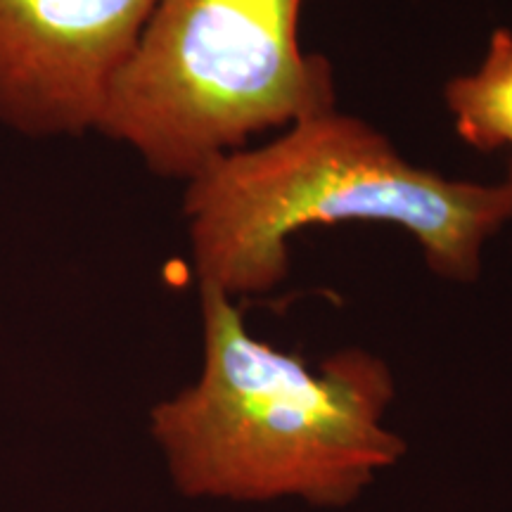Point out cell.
I'll return each mask as SVG.
<instances>
[{"label":"cell","mask_w":512,"mask_h":512,"mask_svg":"<svg viewBox=\"0 0 512 512\" xmlns=\"http://www.w3.org/2000/svg\"><path fill=\"white\" fill-rule=\"evenodd\" d=\"M456 133L479 152L510 150L512 178V31L496 29L484 60L444 88Z\"/></svg>","instance_id":"5"},{"label":"cell","mask_w":512,"mask_h":512,"mask_svg":"<svg viewBox=\"0 0 512 512\" xmlns=\"http://www.w3.org/2000/svg\"><path fill=\"white\" fill-rule=\"evenodd\" d=\"M200 297V382L152 411L183 494H299L342 505L406 451L382 427L394 380L380 358L347 349L313 373L299 356L249 335L228 294L200 287Z\"/></svg>","instance_id":"2"},{"label":"cell","mask_w":512,"mask_h":512,"mask_svg":"<svg viewBox=\"0 0 512 512\" xmlns=\"http://www.w3.org/2000/svg\"><path fill=\"white\" fill-rule=\"evenodd\" d=\"M157 0H0V124L27 138L98 131Z\"/></svg>","instance_id":"4"},{"label":"cell","mask_w":512,"mask_h":512,"mask_svg":"<svg viewBox=\"0 0 512 512\" xmlns=\"http://www.w3.org/2000/svg\"><path fill=\"white\" fill-rule=\"evenodd\" d=\"M302 0H157L100 133L188 181L256 133L335 110L325 57L299 43Z\"/></svg>","instance_id":"3"},{"label":"cell","mask_w":512,"mask_h":512,"mask_svg":"<svg viewBox=\"0 0 512 512\" xmlns=\"http://www.w3.org/2000/svg\"><path fill=\"white\" fill-rule=\"evenodd\" d=\"M185 183L197 285L228 297L278 285L297 230L351 221L403 228L434 273L472 283L486 242L512 221V178L453 181L422 169L368 121L337 110L294 121L264 147L221 155Z\"/></svg>","instance_id":"1"}]
</instances>
